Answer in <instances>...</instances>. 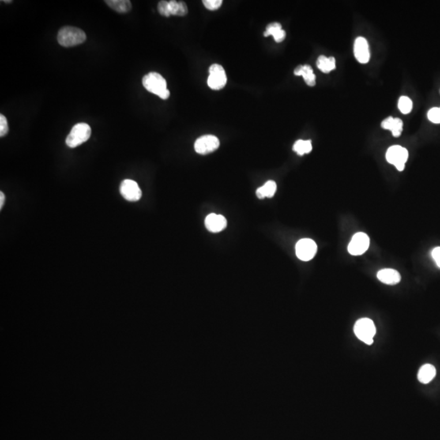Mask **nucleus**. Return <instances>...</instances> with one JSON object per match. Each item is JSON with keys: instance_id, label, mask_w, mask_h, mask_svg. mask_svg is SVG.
<instances>
[{"instance_id": "obj_1", "label": "nucleus", "mask_w": 440, "mask_h": 440, "mask_svg": "<svg viewBox=\"0 0 440 440\" xmlns=\"http://www.w3.org/2000/svg\"><path fill=\"white\" fill-rule=\"evenodd\" d=\"M143 86L147 91L158 95L161 99L170 97V91L167 89V81L159 73L152 72L143 77Z\"/></svg>"}, {"instance_id": "obj_2", "label": "nucleus", "mask_w": 440, "mask_h": 440, "mask_svg": "<svg viewBox=\"0 0 440 440\" xmlns=\"http://www.w3.org/2000/svg\"><path fill=\"white\" fill-rule=\"evenodd\" d=\"M87 39L84 31L77 27H65L61 28L57 35L58 43L63 47H69L82 44Z\"/></svg>"}, {"instance_id": "obj_3", "label": "nucleus", "mask_w": 440, "mask_h": 440, "mask_svg": "<svg viewBox=\"0 0 440 440\" xmlns=\"http://www.w3.org/2000/svg\"><path fill=\"white\" fill-rule=\"evenodd\" d=\"M91 134V129L89 125L85 122H80L73 126L65 142L69 148H76L88 141Z\"/></svg>"}, {"instance_id": "obj_4", "label": "nucleus", "mask_w": 440, "mask_h": 440, "mask_svg": "<svg viewBox=\"0 0 440 440\" xmlns=\"http://www.w3.org/2000/svg\"><path fill=\"white\" fill-rule=\"evenodd\" d=\"M355 336L367 345H372L376 334V327L371 319H359L354 326Z\"/></svg>"}, {"instance_id": "obj_5", "label": "nucleus", "mask_w": 440, "mask_h": 440, "mask_svg": "<svg viewBox=\"0 0 440 440\" xmlns=\"http://www.w3.org/2000/svg\"><path fill=\"white\" fill-rule=\"evenodd\" d=\"M385 159L388 163L394 165L398 171H403L405 168V163L408 159V151L404 147L394 145L388 148Z\"/></svg>"}, {"instance_id": "obj_6", "label": "nucleus", "mask_w": 440, "mask_h": 440, "mask_svg": "<svg viewBox=\"0 0 440 440\" xmlns=\"http://www.w3.org/2000/svg\"><path fill=\"white\" fill-rule=\"evenodd\" d=\"M210 75L207 84L210 88L215 91L223 89L227 84V75L222 65L214 64L209 69Z\"/></svg>"}, {"instance_id": "obj_7", "label": "nucleus", "mask_w": 440, "mask_h": 440, "mask_svg": "<svg viewBox=\"0 0 440 440\" xmlns=\"http://www.w3.org/2000/svg\"><path fill=\"white\" fill-rule=\"evenodd\" d=\"M220 145L219 139L212 135L201 136L194 144L195 151L199 154H209L217 150Z\"/></svg>"}, {"instance_id": "obj_8", "label": "nucleus", "mask_w": 440, "mask_h": 440, "mask_svg": "<svg viewBox=\"0 0 440 440\" xmlns=\"http://www.w3.org/2000/svg\"><path fill=\"white\" fill-rule=\"evenodd\" d=\"M296 255L302 261H310L314 258L317 252V246L313 240L309 238L301 239L296 244Z\"/></svg>"}, {"instance_id": "obj_9", "label": "nucleus", "mask_w": 440, "mask_h": 440, "mask_svg": "<svg viewBox=\"0 0 440 440\" xmlns=\"http://www.w3.org/2000/svg\"><path fill=\"white\" fill-rule=\"evenodd\" d=\"M369 236L364 232H357L353 236L348 246V252L351 255H361L367 251L369 247Z\"/></svg>"}, {"instance_id": "obj_10", "label": "nucleus", "mask_w": 440, "mask_h": 440, "mask_svg": "<svg viewBox=\"0 0 440 440\" xmlns=\"http://www.w3.org/2000/svg\"><path fill=\"white\" fill-rule=\"evenodd\" d=\"M120 193L129 201H137L142 197V191L138 184L132 179H124L120 185Z\"/></svg>"}, {"instance_id": "obj_11", "label": "nucleus", "mask_w": 440, "mask_h": 440, "mask_svg": "<svg viewBox=\"0 0 440 440\" xmlns=\"http://www.w3.org/2000/svg\"><path fill=\"white\" fill-rule=\"evenodd\" d=\"M354 54L355 59L360 64H367L370 59L369 43L363 37L355 39L354 43Z\"/></svg>"}, {"instance_id": "obj_12", "label": "nucleus", "mask_w": 440, "mask_h": 440, "mask_svg": "<svg viewBox=\"0 0 440 440\" xmlns=\"http://www.w3.org/2000/svg\"><path fill=\"white\" fill-rule=\"evenodd\" d=\"M205 227L211 232H219L227 227V219L223 215L211 214L205 218Z\"/></svg>"}, {"instance_id": "obj_13", "label": "nucleus", "mask_w": 440, "mask_h": 440, "mask_svg": "<svg viewBox=\"0 0 440 440\" xmlns=\"http://www.w3.org/2000/svg\"><path fill=\"white\" fill-rule=\"evenodd\" d=\"M377 276L380 281L391 286L398 284L401 280V276L399 272L391 268L380 270L379 272H377Z\"/></svg>"}, {"instance_id": "obj_14", "label": "nucleus", "mask_w": 440, "mask_h": 440, "mask_svg": "<svg viewBox=\"0 0 440 440\" xmlns=\"http://www.w3.org/2000/svg\"><path fill=\"white\" fill-rule=\"evenodd\" d=\"M381 126L385 130L391 131L394 137L400 136L402 131H403V122L400 118L388 117L387 118H385L382 121Z\"/></svg>"}, {"instance_id": "obj_15", "label": "nucleus", "mask_w": 440, "mask_h": 440, "mask_svg": "<svg viewBox=\"0 0 440 440\" xmlns=\"http://www.w3.org/2000/svg\"><path fill=\"white\" fill-rule=\"evenodd\" d=\"M294 75L302 76L306 85L309 87H314L316 85V75L310 65H299L294 69Z\"/></svg>"}, {"instance_id": "obj_16", "label": "nucleus", "mask_w": 440, "mask_h": 440, "mask_svg": "<svg viewBox=\"0 0 440 440\" xmlns=\"http://www.w3.org/2000/svg\"><path fill=\"white\" fill-rule=\"evenodd\" d=\"M272 35L276 43H280L286 39V31L282 30L281 24L280 23H271L267 27L265 32H264V36L268 37L272 36Z\"/></svg>"}, {"instance_id": "obj_17", "label": "nucleus", "mask_w": 440, "mask_h": 440, "mask_svg": "<svg viewBox=\"0 0 440 440\" xmlns=\"http://www.w3.org/2000/svg\"><path fill=\"white\" fill-rule=\"evenodd\" d=\"M436 375V369L430 364L422 365L418 372V378L420 382L423 384H428L434 379Z\"/></svg>"}, {"instance_id": "obj_18", "label": "nucleus", "mask_w": 440, "mask_h": 440, "mask_svg": "<svg viewBox=\"0 0 440 440\" xmlns=\"http://www.w3.org/2000/svg\"><path fill=\"white\" fill-rule=\"evenodd\" d=\"M317 67L321 72L329 73L336 68V61L334 57H326L325 56H320L317 62Z\"/></svg>"}, {"instance_id": "obj_19", "label": "nucleus", "mask_w": 440, "mask_h": 440, "mask_svg": "<svg viewBox=\"0 0 440 440\" xmlns=\"http://www.w3.org/2000/svg\"><path fill=\"white\" fill-rule=\"evenodd\" d=\"M276 191V182L269 180L266 183L265 185H263L262 187H260V189H257L256 195H257V197L260 199H264L265 197L271 198V197H273L274 195H275Z\"/></svg>"}, {"instance_id": "obj_20", "label": "nucleus", "mask_w": 440, "mask_h": 440, "mask_svg": "<svg viewBox=\"0 0 440 440\" xmlns=\"http://www.w3.org/2000/svg\"><path fill=\"white\" fill-rule=\"evenodd\" d=\"M108 6L119 13H126L132 9V3L129 0H106Z\"/></svg>"}, {"instance_id": "obj_21", "label": "nucleus", "mask_w": 440, "mask_h": 440, "mask_svg": "<svg viewBox=\"0 0 440 440\" xmlns=\"http://www.w3.org/2000/svg\"><path fill=\"white\" fill-rule=\"evenodd\" d=\"M169 9L171 15H174V16H184L188 14V7L183 1H175V0L169 1Z\"/></svg>"}, {"instance_id": "obj_22", "label": "nucleus", "mask_w": 440, "mask_h": 440, "mask_svg": "<svg viewBox=\"0 0 440 440\" xmlns=\"http://www.w3.org/2000/svg\"><path fill=\"white\" fill-rule=\"evenodd\" d=\"M293 150L296 152L298 155L302 156L306 153H309L310 151L313 150V144H312L310 140H298L294 144Z\"/></svg>"}, {"instance_id": "obj_23", "label": "nucleus", "mask_w": 440, "mask_h": 440, "mask_svg": "<svg viewBox=\"0 0 440 440\" xmlns=\"http://www.w3.org/2000/svg\"><path fill=\"white\" fill-rule=\"evenodd\" d=\"M398 107L402 114H409L412 110V101L408 96H401L399 99Z\"/></svg>"}, {"instance_id": "obj_24", "label": "nucleus", "mask_w": 440, "mask_h": 440, "mask_svg": "<svg viewBox=\"0 0 440 440\" xmlns=\"http://www.w3.org/2000/svg\"><path fill=\"white\" fill-rule=\"evenodd\" d=\"M427 117L433 123L440 124V108L434 107L429 110Z\"/></svg>"}, {"instance_id": "obj_25", "label": "nucleus", "mask_w": 440, "mask_h": 440, "mask_svg": "<svg viewBox=\"0 0 440 440\" xmlns=\"http://www.w3.org/2000/svg\"><path fill=\"white\" fill-rule=\"evenodd\" d=\"M202 3L207 9L215 11L217 10L221 7L223 1L222 0H204Z\"/></svg>"}, {"instance_id": "obj_26", "label": "nucleus", "mask_w": 440, "mask_h": 440, "mask_svg": "<svg viewBox=\"0 0 440 440\" xmlns=\"http://www.w3.org/2000/svg\"><path fill=\"white\" fill-rule=\"evenodd\" d=\"M158 10L161 15H163L166 17L171 16L170 9H169V1H165V0L160 1L159 3V5H158Z\"/></svg>"}, {"instance_id": "obj_27", "label": "nucleus", "mask_w": 440, "mask_h": 440, "mask_svg": "<svg viewBox=\"0 0 440 440\" xmlns=\"http://www.w3.org/2000/svg\"><path fill=\"white\" fill-rule=\"evenodd\" d=\"M9 127H8V120L5 116L1 114L0 115V136L4 137L8 134Z\"/></svg>"}, {"instance_id": "obj_28", "label": "nucleus", "mask_w": 440, "mask_h": 440, "mask_svg": "<svg viewBox=\"0 0 440 440\" xmlns=\"http://www.w3.org/2000/svg\"><path fill=\"white\" fill-rule=\"evenodd\" d=\"M431 255L434 258V262L436 263L438 267L440 268V247L434 248V250H432Z\"/></svg>"}, {"instance_id": "obj_29", "label": "nucleus", "mask_w": 440, "mask_h": 440, "mask_svg": "<svg viewBox=\"0 0 440 440\" xmlns=\"http://www.w3.org/2000/svg\"><path fill=\"white\" fill-rule=\"evenodd\" d=\"M5 202V195L3 192H0V209H2Z\"/></svg>"}, {"instance_id": "obj_30", "label": "nucleus", "mask_w": 440, "mask_h": 440, "mask_svg": "<svg viewBox=\"0 0 440 440\" xmlns=\"http://www.w3.org/2000/svg\"><path fill=\"white\" fill-rule=\"evenodd\" d=\"M4 3H12V1H9V0H8V1H5V0H4Z\"/></svg>"}]
</instances>
